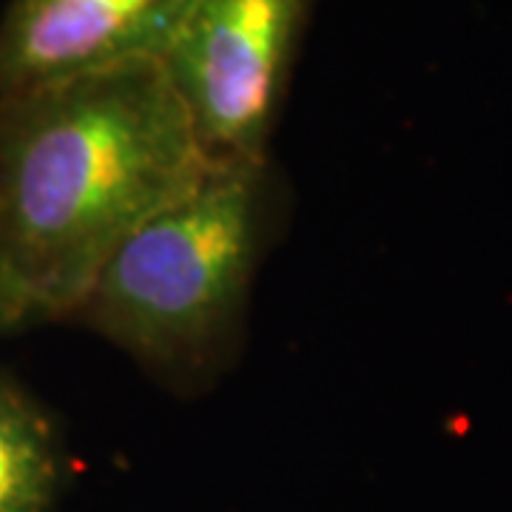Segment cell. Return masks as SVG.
<instances>
[{"label":"cell","instance_id":"cell-4","mask_svg":"<svg viewBox=\"0 0 512 512\" xmlns=\"http://www.w3.org/2000/svg\"><path fill=\"white\" fill-rule=\"evenodd\" d=\"M194 0H9L0 15V94L163 60Z\"/></svg>","mask_w":512,"mask_h":512},{"label":"cell","instance_id":"cell-5","mask_svg":"<svg viewBox=\"0 0 512 512\" xmlns=\"http://www.w3.org/2000/svg\"><path fill=\"white\" fill-rule=\"evenodd\" d=\"M72 458L55 413L0 370V512H55Z\"/></svg>","mask_w":512,"mask_h":512},{"label":"cell","instance_id":"cell-6","mask_svg":"<svg viewBox=\"0 0 512 512\" xmlns=\"http://www.w3.org/2000/svg\"><path fill=\"white\" fill-rule=\"evenodd\" d=\"M32 322H35V313L29 305V296L23 291L18 274H15V265L0 239V339H6L9 333L26 328Z\"/></svg>","mask_w":512,"mask_h":512},{"label":"cell","instance_id":"cell-3","mask_svg":"<svg viewBox=\"0 0 512 512\" xmlns=\"http://www.w3.org/2000/svg\"><path fill=\"white\" fill-rule=\"evenodd\" d=\"M316 0H194L163 69L205 160H271Z\"/></svg>","mask_w":512,"mask_h":512},{"label":"cell","instance_id":"cell-1","mask_svg":"<svg viewBox=\"0 0 512 512\" xmlns=\"http://www.w3.org/2000/svg\"><path fill=\"white\" fill-rule=\"evenodd\" d=\"M208 165L160 60L0 94V239L35 322L69 319L106 259Z\"/></svg>","mask_w":512,"mask_h":512},{"label":"cell","instance_id":"cell-2","mask_svg":"<svg viewBox=\"0 0 512 512\" xmlns=\"http://www.w3.org/2000/svg\"><path fill=\"white\" fill-rule=\"evenodd\" d=\"M285 211L274 160L208 165L106 259L69 319L168 390L200 393L237 359Z\"/></svg>","mask_w":512,"mask_h":512}]
</instances>
